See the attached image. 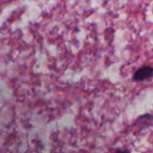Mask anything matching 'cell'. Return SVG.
<instances>
[{"instance_id": "2", "label": "cell", "mask_w": 153, "mask_h": 153, "mask_svg": "<svg viewBox=\"0 0 153 153\" xmlns=\"http://www.w3.org/2000/svg\"><path fill=\"white\" fill-rule=\"evenodd\" d=\"M115 153H130V152L127 150H122V151H117Z\"/></svg>"}, {"instance_id": "1", "label": "cell", "mask_w": 153, "mask_h": 153, "mask_svg": "<svg viewBox=\"0 0 153 153\" xmlns=\"http://www.w3.org/2000/svg\"><path fill=\"white\" fill-rule=\"evenodd\" d=\"M152 76H153V68L150 67V66H144V67L140 68L133 74V80L134 81H144V80L149 79Z\"/></svg>"}]
</instances>
